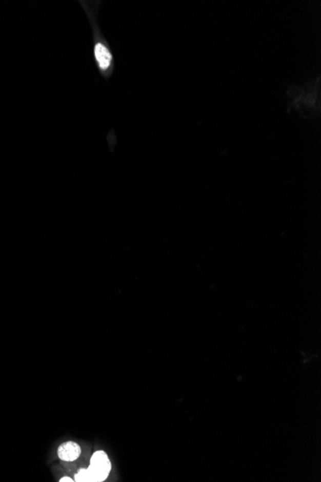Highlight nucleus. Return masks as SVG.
<instances>
[{
    "label": "nucleus",
    "mask_w": 321,
    "mask_h": 482,
    "mask_svg": "<svg viewBox=\"0 0 321 482\" xmlns=\"http://www.w3.org/2000/svg\"><path fill=\"white\" fill-rule=\"evenodd\" d=\"M59 481L60 482H72V481H74V480H73V479H72L71 477H69V476H64V477H62L61 479H60Z\"/></svg>",
    "instance_id": "obj_5"
},
{
    "label": "nucleus",
    "mask_w": 321,
    "mask_h": 482,
    "mask_svg": "<svg viewBox=\"0 0 321 482\" xmlns=\"http://www.w3.org/2000/svg\"><path fill=\"white\" fill-rule=\"evenodd\" d=\"M94 53H95V58H96V61L99 65L100 69H107L108 67L110 66V64H111V60H112V56L109 52L107 47L103 46L102 44H97L95 46Z\"/></svg>",
    "instance_id": "obj_3"
},
{
    "label": "nucleus",
    "mask_w": 321,
    "mask_h": 482,
    "mask_svg": "<svg viewBox=\"0 0 321 482\" xmlns=\"http://www.w3.org/2000/svg\"><path fill=\"white\" fill-rule=\"evenodd\" d=\"M74 481H89V477H88V472H87V469H80V470L77 472V474L75 475V477H74Z\"/></svg>",
    "instance_id": "obj_4"
},
{
    "label": "nucleus",
    "mask_w": 321,
    "mask_h": 482,
    "mask_svg": "<svg viewBox=\"0 0 321 482\" xmlns=\"http://www.w3.org/2000/svg\"><path fill=\"white\" fill-rule=\"evenodd\" d=\"M111 471V462L103 451H97L91 457V465L87 469L89 481H104Z\"/></svg>",
    "instance_id": "obj_1"
},
{
    "label": "nucleus",
    "mask_w": 321,
    "mask_h": 482,
    "mask_svg": "<svg viewBox=\"0 0 321 482\" xmlns=\"http://www.w3.org/2000/svg\"><path fill=\"white\" fill-rule=\"evenodd\" d=\"M81 454V447L73 441L65 442L58 448V456L67 462L76 460Z\"/></svg>",
    "instance_id": "obj_2"
}]
</instances>
